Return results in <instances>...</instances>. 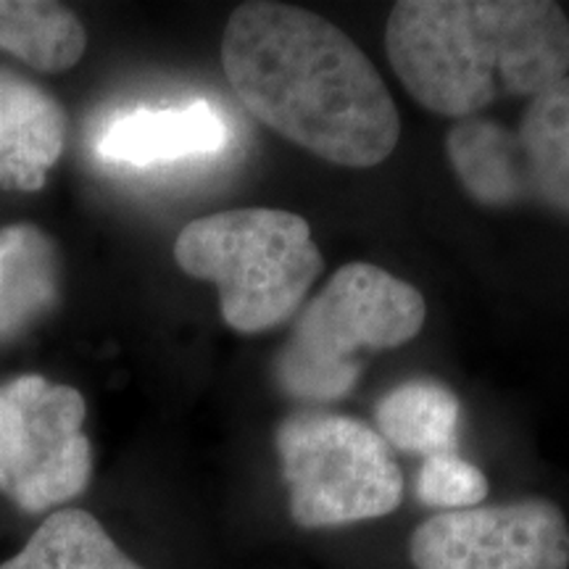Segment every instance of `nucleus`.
I'll list each match as a JSON object with an SVG mask.
<instances>
[{
  "instance_id": "9d476101",
  "label": "nucleus",
  "mask_w": 569,
  "mask_h": 569,
  "mask_svg": "<svg viewBox=\"0 0 569 569\" xmlns=\"http://www.w3.org/2000/svg\"><path fill=\"white\" fill-rule=\"evenodd\" d=\"M227 124L211 103L196 101L182 109H140L119 113L98 138L106 161L130 167H159L222 151Z\"/></svg>"
},
{
  "instance_id": "f257e3e1",
  "label": "nucleus",
  "mask_w": 569,
  "mask_h": 569,
  "mask_svg": "<svg viewBox=\"0 0 569 569\" xmlns=\"http://www.w3.org/2000/svg\"><path fill=\"white\" fill-rule=\"evenodd\" d=\"M222 69L251 117L317 159L369 169L396 151L401 117L380 71L315 11L240 3L222 34Z\"/></svg>"
},
{
  "instance_id": "20e7f679",
  "label": "nucleus",
  "mask_w": 569,
  "mask_h": 569,
  "mask_svg": "<svg viewBox=\"0 0 569 569\" xmlns=\"http://www.w3.org/2000/svg\"><path fill=\"white\" fill-rule=\"evenodd\" d=\"M427 303L415 284L351 261L303 303L274 359L282 396L311 409L343 401L361 377L359 353L390 351L419 336Z\"/></svg>"
},
{
  "instance_id": "1a4fd4ad",
  "label": "nucleus",
  "mask_w": 569,
  "mask_h": 569,
  "mask_svg": "<svg viewBox=\"0 0 569 569\" xmlns=\"http://www.w3.org/2000/svg\"><path fill=\"white\" fill-rule=\"evenodd\" d=\"M67 146V111L30 77L0 69V188L34 193Z\"/></svg>"
},
{
  "instance_id": "ddd939ff",
  "label": "nucleus",
  "mask_w": 569,
  "mask_h": 569,
  "mask_svg": "<svg viewBox=\"0 0 569 569\" xmlns=\"http://www.w3.org/2000/svg\"><path fill=\"white\" fill-rule=\"evenodd\" d=\"M88 32L77 13L48 0H0V53L17 56L38 71L77 67Z\"/></svg>"
},
{
  "instance_id": "7ed1b4c3",
  "label": "nucleus",
  "mask_w": 569,
  "mask_h": 569,
  "mask_svg": "<svg viewBox=\"0 0 569 569\" xmlns=\"http://www.w3.org/2000/svg\"><path fill=\"white\" fill-rule=\"evenodd\" d=\"M174 261L184 274L217 284L222 319L240 336L290 322L325 267L309 222L267 206L184 224L174 240Z\"/></svg>"
},
{
  "instance_id": "423d86ee",
  "label": "nucleus",
  "mask_w": 569,
  "mask_h": 569,
  "mask_svg": "<svg viewBox=\"0 0 569 569\" xmlns=\"http://www.w3.org/2000/svg\"><path fill=\"white\" fill-rule=\"evenodd\" d=\"M446 156L486 209L530 203L569 217V74L530 98L517 130L480 113L453 122Z\"/></svg>"
},
{
  "instance_id": "f03ea898",
  "label": "nucleus",
  "mask_w": 569,
  "mask_h": 569,
  "mask_svg": "<svg viewBox=\"0 0 569 569\" xmlns=\"http://www.w3.org/2000/svg\"><path fill=\"white\" fill-rule=\"evenodd\" d=\"M388 61L422 109L453 122L569 74V19L551 0H401Z\"/></svg>"
},
{
  "instance_id": "2eb2a0df",
  "label": "nucleus",
  "mask_w": 569,
  "mask_h": 569,
  "mask_svg": "<svg viewBox=\"0 0 569 569\" xmlns=\"http://www.w3.org/2000/svg\"><path fill=\"white\" fill-rule=\"evenodd\" d=\"M488 478L472 461L457 453L427 457L417 478V498L438 511H461L482 507L488 498Z\"/></svg>"
},
{
  "instance_id": "4468645a",
  "label": "nucleus",
  "mask_w": 569,
  "mask_h": 569,
  "mask_svg": "<svg viewBox=\"0 0 569 569\" xmlns=\"http://www.w3.org/2000/svg\"><path fill=\"white\" fill-rule=\"evenodd\" d=\"M0 569H142L119 549L84 509H61L42 519L27 546Z\"/></svg>"
},
{
  "instance_id": "f8f14e48",
  "label": "nucleus",
  "mask_w": 569,
  "mask_h": 569,
  "mask_svg": "<svg viewBox=\"0 0 569 569\" xmlns=\"http://www.w3.org/2000/svg\"><path fill=\"white\" fill-rule=\"evenodd\" d=\"M375 422L390 451L411 457L457 453L459 398L436 380H409L377 401Z\"/></svg>"
},
{
  "instance_id": "6e6552de",
  "label": "nucleus",
  "mask_w": 569,
  "mask_h": 569,
  "mask_svg": "<svg viewBox=\"0 0 569 569\" xmlns=\"http://www.w3.org/2000/svg\"><path fill=\"white\" fill-rule=\"evenodd\" d=\"M417 569H569V525L549 498L438 511L411 532Z\"/></svg>"
},
{
  "instance_id": "39448f33",
  "label": "nucleus",
  "mask_w": 569,
  "mask_h": 569,
  "mask_svg": "<svg viewBox=\"0 0 569 569\" xmlns=\"http://www.w3.org/2000/svg\"><path fill=\"white\" fill-rule=\"evenodd\" d=\"M290 517L303 530H330L393 515L401 467L375 427L338 411L301 409L274 432Z\"/></svg>"
},
{
  "instance_id": "0eeeda50",
  "label": "nucleus",
  "mask_w": 569,
  "mask_h": 569,
  "mask_svg": "<svg viewBox=\"0 0 569 569\" xmlns=\"http://www.w3.org/2000/svg\"><path fill=\"white\" fill-rule=\"evenodd\" d=\"M88 403L71 386L19 375L0 386V493L27 515L82 496L92 478Z\"/></svg>"
},
{
  "instance_id": "9b49d317",
  "label": "nucleus",
  "mask_w": 569,
  "mask_h": 569,
  "mask_svg": "<svg viewBox=\"0 0 569 569\" xmlns=\"http://www.w3.org/2000/svg\"><path fill=\"white\" fill-rule=\"evenodd\" d=\"M61 267L38 224L0 227V343L17 340L59 303Z\"/></svg>"
}]
</instances>
